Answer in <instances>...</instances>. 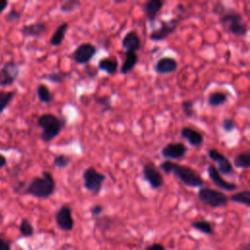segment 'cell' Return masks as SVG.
Returning <instances> with one entry per match:
<instances>
[{
    "instance_id": "cell-1",
    "label": "cell",
    "mask_w": 250,
    "mask_h": 250,
    "mask_svg": "<svg viewBox=\"0 0 250 250\" xmlns=\"http://www.w3.org/2000/svg\"><path fill=\"white\" fill-rule=\"evenodd\" d=\"M213 13L219 19L218 21L226 33L235 37H244L248 32V25L242 15L233 8L227 7L222 2H217L213 8Z\"/></svg>"
},
{
    "instance_id": "cell-2",
    "label": "cell",
    "mask_w": 250,
    "mask_h": 250,
    "mask_svg": "<svg viewBox=\"0 0 250 250\" xmlns=\"http://www.w3.org/2000/svg\"><path fill=\"white\" fill-rule=\"evenodd\" d=\"M158 169L165 174H173L181 183L189 188H202L204 180L200 174L193 168L175 163L171 160H164L160 162Z\"/></svg>"
},
{
    "instance_id": "cell-3",
    "label": "cell",
    "mask_w": 250,
    "mask_h": 250,
    "mask_svg": "<svg viewBox=\"0 0 250 250\" xmlns=\"http://www.w3.org/2000/svg\"><path fill=\"white\" fill-rule=\"evenodd\" d=\"M65 117H58L53 113H43L37 119L38 126L42 129L40 135L44 143H50L56 139L66 125Z\"/></svg>"
},
{
    "instance_id": "cell-4",
    "label": "cell",
    "mask_w": 250,
    "mask_h": 250,
    "mask_svg": "<svg viewBox=\"0 0 250 250\" xmlns=\"http://www.w3.org/2000/svg\"><path fill=\"white\" fill-rule=\"evenodd\" d=\"M56 186L54 176L48 171H43L40 177H35L31 180L24 192L36 198L44 199L53 195L56 190Z\"/></svg>"
},
{
    "instance_id": "cell-5",
    "label": "cell",
    "mask_w": 250,
    "mask_h": 250,
    "mask_svg": "<svg viewBox=\"0 0 250 250\" xmlns=\"http://www.w3.org/2000/svg\"><path fill=\"white\" fill-rule=\"evenodd\" d=\"M197 198L211 208L224 207L229 203V197L223 191L208 187L198 189Z\"/></svg>"
},
{
    "instance_id": "cell-6",
    "label": "cell",
    "mask_w": 250,
    "mask_h": 250,
    "mask_svg": "<svg viewBox=\"0 0 250 250\" xmlns=\"http://www.w3.org/2000/svg\"><path fill=\"white\" fill-rule=\"evenodd\" d=\"M83 187L86 190L98 194L103 187V184L106 180L104 174L99 172L94 166H89L84 169L82 173Z\"/></svg>"
},
{
    "instance_id": "cell-7",
    "label": "cell",
    "mask_w": 250,
    "mask_h": 250,
    "mask_svg": "<svg viewBox=\"0 0 250 250\" xmlns=\"http://www.w3.org/2000/svg\"><path fill=\"white\" fill-rule=\"evenodd\" d=\"M142 177L152 189H159L164 185L163 175L152 161H147L144 164L142 169Z\"/></svg>"
},
{
    "instance_id": "cell-8",
    "label": "cell",
    "mask_w": 250,
    "mask_h": 250,
    "mask_svg": "<svg viewBox=\"0 0 250 250\" xmlns=\"http://www.w3.org/2000/svg\"><path fill=\"white\" fill-rule=\"evenodd\" d=\"M180 25V20L178 18H172L168 21H162L158 28H154L150 31L148 38L154 42H160L167 39Z\"/></svg>"
},
{
    "instance_id": "cell-9",
    "label": "cell",
    "mask_w": 250,
    "mask_h": 250,
    "mask_svg": "<svg viewBox=\"0 0 250 250\" xmlns=\"http://www.w3.org/2000/svg\"><path fill=\"white\" fill-rule=\"evenodd\" d=\"M98 52L97 47L90 42L79 44L72 52V59L78 64H88Z\"/></svg>"
},
{
    "instance_id": "cell-10",
    "label": "cell",
    "mask_w": 250,
    "mask_h": 250,
    "mask_svg": "<svg viewBox=\"0 0 250 250\" xmlns=\"http://www.w3.org/2000/svg\"><path fill=\"white\" fill-rule=\"evenodd\" d=\"M207 155L212 161H214L217 164L216 168L218 169V171L221 175H232L233 174L234 169H233L231 162L222 152H220L216 148H209L207 151Z\"/></svg>"
},
{
    "instance_id": "cell-11",
    "label": "cell",
    "mask_w": 250,
    "mask_h": 250,
    "mask_svg": "<svg viewBox=\"0 0 250 250\" xmlns=\"http://www.w3.org/2000/svg\"><path fill=\"white\" fill-rule=\"evenodd\" d=\"M55 220L58 228L63 231H70L74 227V220L72 217L71 208L64 204L62 205L55 214Z\"/></svg>"
},
{
    "instance_id": "cell-12",
    "label": "cell",
    "mask_w": 250,
    "mask_h": 250,
    "mask_svg": "<svg viewBox=\"0 0 250 250\" xmlns=\"http://www.w3.org/2000/svg\"><path fill=\"white\" fill-rule=\"evenodd\" d=\"M188 152V146L182 142L169 143L162 147L160 153L166 160H177L183 158Z\"/></svg>"
},
{
    "instance_id": "cell-13",
    "label": "cell",
    "mask_w": 250,
    "mask_h": 250,
    "mask_svg": "<svg viewBox=\"0 0 250 250\" xmlns=\"http://www.w3.org/2000/svg\"><path fill=\"white\" fill-rule=\"evenodd\" d=\"M207 174L212 183L219 188V189H223L226 191H234L238 188V186L234 183L226 181L222 175L219 173L218 169L216 168V165L209 164L207 167Z\"/></svg>"
},
{
    "instance_id": "cell-14",
    "label": "cell",
    "mask_w": 250,
    "mask_h": 250,
    "mask_svg": "<svg viewBox=\"0 0 250 250\" xmlns=\"http://www.w3.org/2000/svg\"><path fill=\"white\" fill-rule=\"evenodd\" d=\"M20 74L19 64L14 62H6L0 69V86L12 85Z\"/></svg>"
},
{
    "instance_id": "cell-15",
    "label": "cell",
    "mask_w": 250,
    "mask_h": 250,
    "mask_svg": "<svg viewBox=\"0 0 250 250\" xmlns=\"http://www.w3.org/2000/svg\"><path fill=\"white\" fill-rule=\"evenodd\" d=\"M165 5V2L162 0H146L142 5V10L146 17L148 22L150 23V26L152 27L155 21L156 16L158 13L162 10L163 6Z\"/></svg>"
},
{
    "instance_id": "cell-16",
    "label": "cell",
    "mask_w": 250,
    "mask_h": 250,
    "mask_svg": "<svg viewBox=\"0 0 250 250\" xmlns=\"http://www.w3.org/2000/svg\"><path fill=\"white\" fill-rule=\"evenodd\" d=\"M178 62L173 57H162L158 59L154 64V71L157 74L165 75L175 72L178 69Z\"/></svg>"
},
{
    "instance_id": "cell-17",
    "label": "cell",
    "mask_w": 250,
    "mask_h": 250,
    "mask_svg": "<svg viewBox=\"0 0 250 250\" xmlns=\"http://www.w3.org/2000/svg\"><path fill=\"white\" fill-rule=\"evenodd\" d=\"M121 46L124 50L129 52L136 53L137 51H140L142 46V41L139 33L134 29L127 31L122 38Z\"/></svg>"
},
{
    "instance_id": "cell-18",
    "label": "cell",
    "mask_w": 250,
    "mask_h": 250,
    "mask_svg": "<svg viewBox=\"0 0 250 250\" xmlns=\"http://www.w3.org/2000/svg\"><path fill=\"white\" fill-rule=\"evenodd\" d=\"M180 135L184 140L188 141V143L191 146H194V147H199L204 143V136L197 130L188 126H185L181 129Z\"/></svg>"
},
{
    "instance_id": "cell-19",
    "label": "cell",
    "mask_w": 250,
    "mask_h": 250,
    "mask_svg": "<svg viewBox=\"0 0 250 250\" xmlns=\"http://www.w3.org/2000/svg\"><path fill=\"white\" fill-rule=\"evenodd\" d=\"M47 24L43 21H37L30 24H25L21 28V32L24 37L40 38L47 32Z\"/></svg>"
},
{
    "instance_id": "cell-20",
    "label": "cell",
    "mask_w": 250,
    "mask_h": 250,
    "mask_svg": "<svg viewBox=\"0 0 250 250\" xmlns=\"http://www.w3.org/2000/svg\"><path fill=\"white\" fill-rule=\"evenodd\" d=\"M139 62V56L135 52H125L124 61L120 66V73L127 74L133 70V68L137 65Z\"/></svg>"
},
{
    "instance_id": "cell-21",
    "label": "cell",
    "mask_w": 250,
    "mask_h": 250,
    "mask_svg": "<svg viewBox=\"0 0 250 250\" xmlns=\"http://www.w3.org/2000/svg\"><path fill=\"white\" fill-rule=\"evenodd\" d=\"M68 27H69V24L66 21L62 22L52 34L50 38V45L53 47H59L60 45H62V43L65 38Z\"/></svg>"
},
{
    "instance_id": "cell-22",
    "label": "cell",
    "mask_w": 250,
    "mask_h": 250,
    "mask_svg": "<svg viewBox=\"0 0 250 250\" xmlns=\"http://www.w3.org/2000/svg\"><path fill=\"white\" fill-rule=\"evenodd\" d=\"M118 62L113 58H103L98 62V70L104 71L106 74L113 75L117 72Z\"/></svg>"
},
{
    "instance_id": "cell-23",
    "label": "cell",
    "mask_w": 250,
    "mask_h": 250,
    "mask_svg": "<svg viewBox=\"0 0 250 250\" xmlns=\"http://www.w3.org/2000/svg\"><path fill=\"white\" fill-rule=\"evenodd\" d=\"M229 100V94L222 91H215L208 95L207 104L211 107H219L224 105Z\"/></svg>"
},
{
    "instance_id": "cell-24",
    "label": "cell",
    "mask_w": 250,
    "mask_h": 250,
    "mask_svg": "<svg viewBox=\"0 0 250 250\" xmlns=\"http://www.w3.org/2000/svg\"><path fill=\"white\" fill-rule=\"evenodd\" d=\"M231 164L238 169H248L250 167V151L244 150L236 154Z\"/></svg>"
},
{
    "instance_id": "cell-25",
    "label": "cell",
    "mask_w": 250,
    "mask_h": 250,
    "mask_svg": "<svg viewBox=\"0 0 250 250\" xmlns=\"http://www.w3.org/2000/svg\"><path fill=\"white\" fill-rule=\"evenodd\" d=\"M36 94L39 101L43 104H51L54 101V94L46 84H39L36 89Z\"/></svg>"
},
{
    "instance_id": "cell-26",
    "label": "cell",
    "mask_w": 250,
    "mask_h": 250,
    "mask_svg": "<svg viewBox=\"0 0 250 250\" xmlns=\"http://www.w3.org/2000/svg\"><path fill=\"white\" fill-rule=\"evenodd\" d=\"M71 76L70 72H66V71H56V72H51L48 74H44L40 77V79H45L48 80L52 83H56V84H61L62 83L65 79L69 78Z\"/></svg>"
},
{
    "instance_id": "cell-27",
    "label": "cell",
    "mask_w": 250,
    "mask_h": 250,
    "mask_svg": "<svg viewBox=\"0 0 250 250\" xmlns=\"http://www.w3.org/2000/svg\"><path fill=\"white\" fill-rule=\"evenodd\" d=\"M94 102L101 106V111L102 113L109 112L113 109L112 106V100L111 96L109 95H104V96H96L94 98Z\"/></svg>"
},
{
    "instance_id": "cell-28",
    "label": "cell",
    "mask_w": 250,
    "mask_h": 250,
    "mask_svg": "<svg viewBox=\"0 0 250 250\" xmlns=\"http://www.w3.org/2000/svg\"><path fill=\"white\" fill-rule=\"evenodd\" d=\"M232 201L235 203L243 204L247 207H250V191L248 189L235 192L234 194L230 195L229 197V201Z\"/></svg>"
},
{
    "instance_id": "cell-29",
    "label": "cell",
    "mask_w": 250,
    "mask_h": 250,
    "mask_svg": "<svg viewBox=\"0 0 250 250\" xmlns=\"http://www.w3.org/2000/svg\"><path fill=\"white\" fill-rule=\"evenodd\" d=\"M81 7V2L79 0H66L61 3L60 11L64 14L73 13Z\"/></svg>"
},
{
    "instance_id": "cell-30",
    "label": "cell",
    "mask_w": 250,
    "mask_h": 250,
    "mask_svg": "<svg viewBox=\"0 0 250 250\" xmlns=\"http://www.w3.org/2000/svg\"><path fill=\"white\" fill-rule=\"evenodd\" d=\"M191 228L199 230L202 233L205 234H212L213 233V228L210 222L206 220H199V221H194L190 224Z\"/></svg>"
},
{
    "instance_id": "cell-31",
    "label": "cell",
    "mask_w": 250,
    "mask_h": 250,
    "mask_svg": "<svg viewBox=\"0 0 250 250\" xmlns=\"http://www.w3.org/2000/svg\"><path fill=\"white\" fill-rule=\"evenodd\" d=\"M71 157L67 154H64V153H60V154H57L55 155L54 157V161H53V165L54 167L56 168H59V169H64L66 167L69 166L70 162H71Z\"/></svg>"
},
{
    "instance_id": "cell-32",
    "label": "cell",
    "mask_w": 250,
    "mask_h": 250,
    "mask_svg": "<svg viewBox=\"0 0 250 250\" xmlns=\"http://www.w3.org/2000/svg\"><path fill=\"white\" fill-rule=\"evenodd\" d=\"M15 96V91H0V114L10 104Z\"/></svg>"
},
{
    "instance_id": "cell-33",
    "label": "cell",
    "mask_w": 250,
    "mask_h": 250,
    "mask_svg": "<svg viewBox=\"0 0 250 250\" xmlns=\"http://www.w3.org/2000/svg\"><path fill=\"white\" fill-rule=\"evenodd\" d=\"M181 107L183 110V113L188 119H190L194 116L195 111H194V102L191 100H185L181 104Z\"/></svg>"
},
{
    "instance_id": "cell-34",
    "label": "cell",
    "mask_w": 250,
    "mask_h": 250,
    "mask_svg": "<svg viewBox=\"0 0 250 250\" xmlns=\"http://www.w3.org/2000/svg\"><path fill=\"white\" fill-rule=\"evenodd\" d=\"M20 231H21V235H23L25 237L33 235L34 229H33V226L31 225V223L29 222V220H27L25 218L21 220V222L20 224Z\"/></svg>"
},
{
    "instance_id": "cell-35",
    "label": "cell",
    "mask_w": 250,
    "mask_h": 250,
    "mask_svg": "<svg viewBox=\"0 0 250 250\" xmlns=\"http://www.w3.org/2000/svg\"><path fill=\"white\" fill-rule=\"evenodd\" d=\"M222 129L226 132V133H230L232 132L235 127H236V124H235V121L233 118H230V117H225L223 120H222Z\"/></svg>"
},
{
    "instance_id": "cell-36",
    "label": "cell",
    "mask_w": 250,
    "mask_h": 250,
    "mask_svg": "<svg viewBox=\"0 0 250 250\" xmlns=\"http://www.w3.org/2000/svg\"><path fill=\"white\" fill-rule=\"evenodd\" d=\"M84 71H85L86 75H87L89 78H94V77H96V76L98 75V72H99V70H98V68H97L96 66H93V65H91V64H89V63L86 64Z\"/></svg>"
},
{
    "instance_id": "cell-37",
    "label": "cell",
    "mask_w": 250,
    "mask_h": 250,
    "mask_svg": "<svg viewBox=\"0 0 250 250\" xmlns=\"http://www.w3.org/2000/svg\"><path fill=\"white\" fill-rule=\"evenodd\" d=\"M103 211H104V206L101 204H95L90 209V213L93 218H99L103 213Z\"/></svg>"
},
{
    "instance_id": "cell-38",
    "label": "cell",
    "mask_w": 250,
    "mask_h": 250,
    "mask_svg": "<svg viewBox=\"0 0 250 250\" xmlns=\"http://www.w3.org/2000/svg\"><path fill=\"white\" fill-rule=\"evenodd\" d=\"M20 18H21V13L15 9H13L6 15L5 20H6V21H18Z\"/></svg>"
},
{
    "instance_id": "cell-39",
    "label": "cell",
    "mask_w": 250,
    "mask_h": 250,
    "mask_svg": "<svg viewBox=\"0 0 250 250\" xmlns=\"http://www.w3.org/2000/svg\"><path fill=\"white\" fill-rule=\"evenodd\" d=\"M144 250H165L164 246L161 243H152L148 246H146Z\"/></svg>"
},
{
    "instance_id": "cell-40",
    "label": "cell",
    "mask_w": 250,
    "mask_h": 250,
    "mask_svg": "<svg viewBox=\"0 0 250 250\" xmlns=\"http://www.w3.org/2000/svg\"><path fill=\"white\" fill-rule=\"evenodd\" d=\"M0 250H11L10 243L0 237Z\"/></svg>"
},
{
    "instance_id": "cell-41",
    "label": "cell",
    "mask_w": 250,
    "mask_h": 250,
    "mask_svg": "<svg viewBox=\"0 0 250 250\" xmlns=\"http://www.w3.org/2000/svg\"><path fill=\"white\" fill-rule=\"evenodd\" d=\"M8 4L9 3L7 0H0V14L7 8Z\"/></svg>"
},
{
    "instance_id": "cell-42",
    "label": "cell",
    "mask_w": 250,
    "mask_h": 250,
    "mask_svg": "<svg viewBox=\"0 0 250 250\" xmlns=\"http://www.w3.org/2000/svg\"><path fill=\"white\" fill-rule=\"evenodd\" d=\"M6 165H7V159H6V157L0 153V169H2L3 167H5Z\"/></svg>"
},
{
    "instance_id": "cell-43",
    "label": "cell",
    "mask_w": 250,
    "mask_h": 250,
    "mask_svg": "<svg viewBox=\"0 0 250 250\" xmlns=\"http://www.w3.org/2000/svg\"><path fill=\"white\" fill-rule=\"evenodd\" d=\"M239 250H250V245H249V243H246L245 245H242Z\"/></svg>"
},
{
    "instance_id": "cell-44",
    "label": "cell",
    "mask_w": 250,
    "mask_h": 250,
    "mask_svg": "<svg viewBox=\"0 0 250 250\" xmlns=\"http://www.w3.org/2000/svg\"><path fill=\"white\" fill-rule=\"evenodd\" d=\"M0 221H1V214H0Z\"/></svg>"
}]
</instances>
